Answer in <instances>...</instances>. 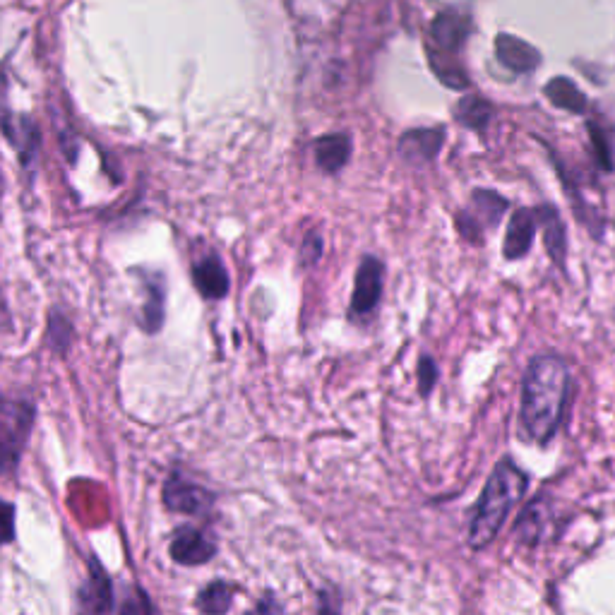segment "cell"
<instances>
[{
	"label": "cell",
	"mask_w": 615,
	"mask_h": 615,
	"mask_svg": "<svg viewBox=\"0 0 615 615\" xmlns=\"http://www.w3.org/2000/svg\"><path fill=\"white\" fill-rule=\"evenodd\" d=\"M567 382L570 373L563 358L543 354L529 363L522 387V423L534 443L546 445L558 431Z\"/></svg>",
	"instance_id": "cell-1"
},
{
	"label": "cell",
	"mask_w": 615,
	"mask_h": 615,
	"mask_svg": "<svg viewBox=\"0 0 615 615\" xmlns=\"http://www.w3.org/2000/svg\"><path fill=\"white\" fill-rule=\"evenodd\" d=\"M524 491H527V474L517 469L512 459H503L481 493L469 531L471 548H486L498 536L505 517L522 500Z\"/></svg>",
	"instance_id": "cell-2"
},
{
	"label": "cell",
	"mask_w": 615,
	"mask_h": 615,
	"mask_svg": "<svg viewBox=\"0 0 615 615\" xmlns=\"http://www.w3.org/2000/svg\"><path fill=\"white\" fill-rule=\"evenodd\" d=\"M34 426V404L29 399H0V474H13Z\"/></svg>",
	"instance_id": "cell-3"
},
{
	"label": "cell",
	"mask_w": 615,
	"mask_h": 615,
	"mask_svg": "<svg viewBox=\"0 0 615 615\" xmlns=\"http://www.w3.org/2000/svg\"><path fill=\"white\" fill-rule=\"evenodd\" d=\"M507 210V200L493 190H476L471 195V207L457 214V229L467 241L479 243L483 229H495Z\"/></svg>",
	"instance_id": "cell-4"
},
{
	"label": "cell",
	"mask_w": 615,
	"mask_h": 615,
	"mask_svg": "<svg viewBox=\"0 0 615 615\" xmlns=\"http://www.w3.org/2000/svg\"><path fill=\"white\" fill-rule=\"evenodd\" d=\"M212 493L205 491L197 483L183 479V476L173 474L164 483V505L171 512H181V515H202L212 507Z\"/></svg>",
	"instance_id": "cell-5"
},
{
	"label": "cell",
	"mask_w": 615,
	"mask_h": 615,
	"mask_svg": "<svg viewBox=\"0 0 615 615\" xmlns=\"http://www.w3.org/2000/svg\"><path fill=\"white\" fill-rule=\"evenodd\" d=\"M382 296V262L378 258H363L356 272L354 296H351V315L363 318L378 306Z\"/></svg>",
	"instance_id": "cell-6"
},
{
	"label": "cell",
	"mask_w": 615,
	"mask_h": 615,
	"mask_svg": "<svg viewBox=\"0 0 615 615\" xmlns=\"http://www.w3.org/2000/svg\"><path fill=\"white\" fill-rule=\"evenodd\" d=\"M171 558L181 565H202L210 563L217 553V543L207 539L200 529L185 527L173 536L171 541Z\"/></svg>",
	"instance_id": "cell-7"
},
{
	"label": "cell",
	"mask_w": 615,
	"mask_h": 615,
	"mask_svg": "<svg viewBox=\"0 0 615 615\" xmlns=\"http://www.w3.org/2000/svg\"><path fill=\"white\" fill-rule=\"evenodd\" d=\"M469 34V22L457 13H440L431 25V39H428V49L450 53L457 56V51L462 49L464 39Z\"/></svg>",
	"instance_id": "cell-8"
},
{
	"label": "cell",
	"mask_w": 615,
	"mask_h": 615,
	"mask_svg": "<svg viewBox=\"0 0 615 615\" xmlns=\"http://www.w3.org/2000/svg\"><path fill=\"white\" fill-rule=\"evenodd\" d=\"M445 142L443 128H423V130H409L399 140V152L411 164H428L438 157L440 147Z\"/></svg>",
	"instance_id": "cell-9"
},
{
	"label": "cell",
	"mask_w": 615,
	"mask_h": 615,
	"mask_svg": "<svg viewBox=\"0 0 615 615\" xmlns=\"http://www.w3.org/2000/svg\"><path fill=\"white\" fill-rule=\"evenodd\" d=\"M495 56H498V61L503 63L507 70L522 75L531 73V70L541 63L539 51L527 44V41L512 37V34H500V37L495 39Z\"/></svg>",
	"instance_id": "cell-10"
},
{
	"label": "cell",
	"mask_w": 615,
	"mask_h": 615,
	"mask_svg": "<svg viewBox=\"0 0 615 615\" xmlns=\"http://www.w3.org/2000/svg\"><path fill=\"white\" fill-rule=\"evenodd\" d=\"M193 284L202 298H210V301L224 298L229 294V272H226L224 262L217 255H207V258L195 262Z\"/></svg>",
	"instance_id": "cell-11"
},
{
	"label": "cell",
	"mask_w": 615,
	"mask_h": 615,
	"mask_svg": "<svg viewBox=\"0 0 615 615\" xmlns=\"http://www.w3.org/2000/svg\"><path fill=\"white\" fill-rule=\"evenodd\" d=\"M536 236V214L531 210H519L512 214L505 234L503 253L507 260H519L529 253Z\"/></svg>",
	"instance_id": "cell-12"
},
{
	"label": "cell",
	"mask_w": 615,
	"mask_h": 615,
	"mask_svg": "<svg viewBox=\"0 0 615 615\" xmlns=\"http://www.w3.org/2000/svg\"><path fill=\"white\" fill-rule=\"evenodd\" d=\"M536 222H539L543 231V246H546L548 255L555 265L563 270L565 267V255H567V238H565V226L560 214L555 212V207L543 205L536 210Z\"/></svg>",
	"instance_id": "cell-13"
},
{
	"label": "cell",
	"mask_w": 615,
	"mask_h": 615,
	"mask_svg": "<svg viewBox=\"0 0 615 615\" xmlns=\"http://www.w3.org/2000/svg\"><path fill=\"white\" fill-rule=\"evenodd\" d=\"M351 159V137L344 133L322 135L315 142V161L325 173L342 171Z\"/></svg>",
	"instance_id": "cell-14"
},
{
	"label": "cell",
	"mask_w": 615,
	"mask_h": 615,
	"mask_svg": "<svg viewBox=\"0 0 615 615\" xmlns=\"http://www.w3.org/2000/svg\"><path fill=\"white\" fill-rule=\"evenodd\" d=\"M89 567H92V577L87 579V584L80 591L82 608H87V611H97V613L111 611L113 608L111 579L104 570H101V565L97 563V560H92Z\"/></svg>",
	"instance_id": "cell-15"
},
{
	"label": "cell",
	"mask_w": 615,
	"mask_h": 615,
	"mask_svg": "<svg viewBox=\"0 0 615 615\" xmlns=\"http://www.w3.org/2000/svg\"><path fill=\"white\" fill-rule=\"evenodd\" d=\"M546 97L553 106L558 109L570 111V113H584L587 111V97L579 92L577 85L567 77H555L546 85Z\"/></svg>",
	"instance_id": "cell-16"
},
{
	"label": "cell",
	"mask_w": 615,
	"mask_h": 615,
	"mask_svg": "<svg viewBox=\"0 0 615 615\" xmlns=\"http://www.w3.org/2000/svg\"><path fill=\"white\" fill-rule=\"evenodd\" d=\"M428 51V63H431L433 73L438 75L440 82H445L450 89H464L469 87V77L464 73V68L459 65L457 56H450V53H440L433 49Z\"/></svg>",
	"instance_id": "cell-17"
},
{
	"label": "cell",
	"mask_w": 615,
	"mask_h": 615,
	"mask_svg": "<svg viewBox=\"0 0 615 615\" xmlns=\"http://www.w3.org/2000/svg\"><path fill=\"white\" fill-rule=\"evenodd\" d=\"M455 118L464 128L469 130H483L493 118V106L481 97H464L457 104Z\"/></svg>",
	"instance_id": "cell-18"
},
{
	"label": "cell",
	"mask_w": 615,
	"mask_h": 615,
	"mask_svg": "<svg viewBox=\"0 0 615 615\" xmlns=\"http://www.w3.org/2000/svg\"><path fill=\"white\" fill-rule=\"evenodd\" d=\"M231 599H234V589L226 582H212L197 596V608L205 613H226L231 608Z\"/></svg>",
	"instance_id": "cell-19"
},
{
	"label": "cell",
	"mask_w": 615,
	"mask_h": 615,
	"mask_svg": "<svg viewBox=\"0 0 615 615\" xmlns=\"http://www.w3.org/2000/svg\"><path fill=\"white\" fill-rule=\"evenodd\" d=\"M587 130H589V137H591V147H594L596 164H599L603 171H611L613 169V135H611V130L603 128V123H599V121H589Z\"/></svg>",
	"instance_id": "cell-20"
},
{
	"label": "cell",
	"mask_w": 615,
	"mask_h": 615,
	"mask_svg": "<svg viewBox=\"0 0 615 615\" xmlns=\"http://www.w3.org/2000/svg\"><path fill=\"white\" fill-rule=\"evenodd\" d=\"M147 291H149V301L145 303V325L147 332H157L161 325V318H164V298H161V277H147Z\"/></svg>",
	"instance_id": "cell-21"
},
{
	"label": "cell",
	"mask_w": 615,
	"mask_h": 615,
	"mask_svg": "<svg viewBox=\"0 0 615 615\" xmlns=\"http://www.w3.org/2000/svg\"><path fill=\"white\" fill-rule=\"evenodd\" d=\"M70 337H73V327H70L68 318H63L61 313H51V318H49L51 349L58 351V354H65L70 346Z\"/></svg>",
	"instance_id": "cell-22"
},
{
	"label": "cell",
	"mask_w": 615,
	"mask_h": 615,
	"mask_svg": "<svg viewBox=\"0 0 615 615\" xmlns=\"http://www.w3.org/2000/svg\"><path fill=\"white\" fill-rule=\"evenodd\" d=\"M536 512H539V505L527 507V510H524V515L519 517V522H517V534L524 543L539 541L541 522H539V515H536Z\"/></svg>",
	"instance_id": "cell-23"
},
{
	"label": "cell",
	"mask_w": 615,
	"mask_h": 615,
	"mask_svg": "<svg viewBox=\"0 0 615 615\" xmlns=\"http://www.w3.org/2000/svg\"><path fill=\"white\" fill-rule=\"evenodd\" d=\"M435 382H438V366H435L431 356H423L419 361V390L423 397L433 392Z\"/></svg>",
	"instance_id": "cell-24"
},
{
	"label": "cell",
	"mask_w": 615,
	"mask_h": 615,
	"mask_svg": "<svg viewBox=\"0 0 615 615\" xmlns=\"http://www.w3.org/2000/svg\"><path fill=\"white\" fill-rule=\"evenodd\" d=\"M15 539V507L0 500V546Z\"/></svg>",
	"instance_id": "cell-25"
},
{
	"label": "cell",
	"mask_w": 615,
	"mask_h": 615,
	"mask_svg": "<svg viewBox=\"0 0 615 615\" xmlns=\"http://www.w3.org/2000/svg\"><path fill=\"white\" fill-rule=\"evenodd\" d=\"M320 255H322V238H320V234H315V231H310V234L303 238L301 265L303 267H313L315 262L320 260Z\"/></svg>",
	"instance_id": "cell-26"
}]
</instances>
